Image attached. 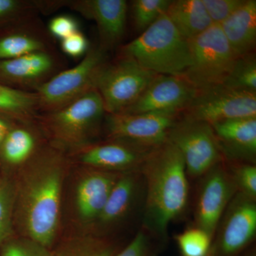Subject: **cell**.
Listing matches in <instances>:
<instances>
[{
    "label": "cell",
    "instance_id": "74e56055",
    "mask_svg": "<svg viewBox=\"0 0 256 256\" xmlns=\"http://www.w3.org/2000/svg\"><path fill=\"white\" fill-rule=\"evenodd\" d=\"M239 256H256V245L252 244L250 247L248 248L245 252H242Z\"/></svg>",
    "mask_w": 256,
    "mask_h": 256
},
{
    "label": "cell",
    "instance_id": "52a82bcc",
    "mask_svg": "<svg viewBox=\"0 0 256 256\" xmlns=\"http://www.w3.org/2000/svg\"><path fill=\"white\" fill-rule=\"evenodd\" d=\"M107 54L98 46H90L75 66L64 69L35 92L40 114L65 107L95 89L99 69L108 60Z\"/></svg>",
    "mask_w": 256,
    "mask_h": 256
},
{
    "label": "cell",
    "instance_id": "1f68e13d",
    "mask_svg": "<svg viewBox=\"0 0 256 256\" xmlns=\"http://www.w3.org/2000/svg\"><path fill=\"white\" fill-rule=\"evenodd\" d=\"M0 256H54L52 249L31 239L12 237L0 247Z\"/></svg>",
    "mask_w": 256,
    "mask_h": 256
},
{
    "label": "cell",
    "instance_id": "ffe728a7",
    "mask_svg": "<svg viewBox=\"0 0 256 256\" xmlns=\"http://www.w3.org/2000/svg\"><path fill=\"white\" fill-rule=\"evenodd\" d=\"M0 35V60L53 50L50 34L35 16L8 25Z\"/></svg>",
    "mask_w": 256,
    "mask_h": 256
},
{
    "label": "cell",
    "instance_id": "7a4b0ae2",
    "mask_svg": "<svg viewBox=\"0 0 256 256\" xmlns=\"http://www.w3.org/2000/svg\"><path fill=\"white\" fill-rule=\"evenodd\" d=\"M144 183L142 228L162 247L170 224L186 210L188 182L180 152L168 141L156 148L140 170Z\"/></svg>",
    "mask_w": 256,
    "mask_h": 256
},
{
    "label": "cell",
    "instance_id": "f546056e",
    "mask_svg": "<svg viewBox=\"0 0 256 256\" xmlns=\"http://www.w3.org/2000/svg\"><path fill=\"white\" fill-rule=\"evenodd\" d=\"M13 185L8 182H0V247L13 237Z\"/></svg>",
    "mask_w": 256,
    "mask_h": 256
},
{
    "label": "cell",
    "instance_id": "4316f807",
    "mask_svg": "<svg viewBox=\"0 0 256 256\" xmlns=\"http://www.w3.org/2000/svg\"><path fill=\"white\" fill-rule=\"evenodd\" d=\"M171 0H134L132 2V16L134 28L140 34L164 14Z\"/></svg>",
    "mask_w": 256,
    "mask_h": 256
},
{
    "label": "cell",
    "instance_id": "6da1fadb",
    "mask_svg": "<svg viewBox=\"0 0 256 256\" xmlns=\"http://www.w3.org/2000/svg\"><path fill=\"white\" fill-rule=\"evenodd\" d=\"M67 153L47 142L20 168L13 220L20 236L52 249L58 242Z\"/></svg>",
    "mask_w": 256,
    "mask_h": 256
},
{
    "label": "cell",
    "instance_id": "484cf974",
    "mask_svg": "<svg viewBox=\"0 0 256 256\" xmlns=\"http://www.w3.org/2000/svg\"><path fill=\"white\" fill-rule=\"evenodd\" d=\"M224 85L234 90L256 92V54L238 57Z\"/></svg>",
    "mask_w": 256,
    "mask_h": 256
},
{
    "label": "cell",
    "instance_id": "d6a6232c",
    "mask_svg": "<svg viewBox=\"0 0 256 256\" xmlns=\"http://www.w3.org/2000/svg\"><path fill=\"white\" fill-rule=\"evenodd\" d=\"M162 246L142 228L114 256H159Z\"/></svg>",
    "mask_w": 256,
    "mask_h": 256
},
{
    "label": "cell",
    "instance_id": "d4e9b609",
    "mask_svg": "<svg viewBox=\"0 0 256 256\" xmlns=\"http://www.w3.org/2000/svg\"><path fill=\"white\" fill-rule=\"evenodd\" d=\"M38 114L36 92L0 84V116L18 122L34 120Z\"/></svg>",
    "mask_w": 256,
    "mask_h": 256
},
{
    "label": "cell",
    "instance_id": "836d02e7",
    "mask_svg": "<svg viewBox=\"0 0 256 256\" xmlns=\"http://www.w3.org/2000/svg\"><path fill=\"white\" fill-rule=\"evenodd\" d=\"M214 24H220L238 9L244 0H202Z\"/></svg>",
    "mask_w": 256,
    "mask_h": 256
},
{
    "label": "cell",
    "instance_id": "4fadbf2b",
    "mask_svg": "<svg viewBox=\"0 0 256 256\" xmlns=\"http://www.w3.org/2000/svg\"><path fill=\"white\" fill-rule=\"evenodd\" d=\"M144 202V183L140 172L121 174L92 226V232L111 237L114 229L122 225L137 212L142 214Z\"/></svg>",
    "mask_w": 256,
    "mask_h": 256
},
{
    "label": "cell",
    "instance_id": "30bf717a",
    "mask_svg": "<svg viewBox=\"0 0 256 256\" xmlns=\"http://www.w3.org/2000/svg\"><path fill=\"white\" fill-rule=\"evenodd\" d=\"M182 114L210 124L227 120L256 118V92L234 90L224 84L196 90Z\"/></svg>",
    "mask_w": 256,
    "mask_h": 256
},
{
    "label": "cell",
    "instance_id": "8fae6325",
    "mask_svg": "<svg viewBox=\"0 0 256 256\" xmlns=\"http://www.w3.org/2000/svg\"><path fill=\"white\" fill-rule=\"evenodd\" d=\"M156 148L124 140L106 139L90 143L68 156L82 166L124 174L140 171Z\"/></svg>",
    "mask_w": 256,
    "mask_h": 256
},
{
    "label": "cell",
    "instance_id": "2e32d148",
    "mask_svg": "<svg viewBox=\"0 0 256 256\" xmlns=\"http://www.w3.org/2000/svg\"><path fill=\"white\" fill-rule=\"evenodd\" d=\"M64 69L63 60L53 50L34 52L0 60V84L35 92Z\"/></svg>",
    "mask_w": 256,
    "mask_h": 256
},
{
    "label": "cell",
    "instance_id": "7402d4cb",
    "mask_svg": "<svg viewBox=\"0 0 256 256\" xmlns=\"http://www.w3.org/2000/svg\"><path fill=\"white\" fill-rule=\"evenodd\" d=\"M218 25L237 57L255 53L256 0H244L236 11Z\"/></svg>",
    "mask_w": 256,
    "mask_h": 256
},
{
    "label": "cell",
    "instance_id": "83f0119b",
    "mask_svg": "<svg viewBox=\"0 0 256 256\" xmlns=\"http://www.w3.org/2000/svg\"><path fill=\"white\" fill-rule=\"evenodd\" d=\"M175 240L182 256H208L212 238L194 226L178 234Z\"/></svg>",
    "mask_w": 256,
    "mask_h": 256
},
{
    "label": "cell",
    "instance_id": "5b68a950",
    "mask_svg": "<svg viewBox=\"0 0 256 256\" xmlns=\"http://www.w3.org/2000/svg\"><path fill=\"white\" fill-rule=\"evenodd\" d=\"M192 64L181 77L196 90L222 85L238 57L218 24L188 40Z\"/></svg>",
    "mask_w": 256,
    "mask_h": 256
},
{
    "label": "cell",
    "instance_id": "ac0fdd59",
    "mask_svg": "<svg viewBox=\"0 0 256 256\" xmlns=\"http://www.w3.org/2000/svg\"><path fill=\"white\" fill-rule=\"evenodd\" d=\"M79 174L74 190V210L79 220L92 228L121 174L87 166H82Z\"/></svg>",
    "mask_w": 256,
    "mask_h": 256
},
{
    "label": "cell",
    "instance_id": "3957f363",
    "mask_svg": "<svg viewBox=\"0 0 256 256\" xmlns=\"http://www.w3.org/2000/svg\"><path fill=\"white\" fill-rule=\"evenodd\" d=\"M106 114L100 94L92 89L62 108L38 114L36 120L48 142L69 154L94 142Z\"/></svg>",
    "mask_w": 256,
    "mask_h": 256
},
{
    "label": "cell",
    "instance_id": "9a60e30c",
    "mask_svg": "<svg viewBox=\"0 0 256 256\" xmlns=\"http://www.w3.org/2000/svg\"><path fill=\"white\" fill-rule=\"evenodd\" d=\"M195 94L196 90L182 77L158 75L137 100L119 114L180 116Z\"/></svg>",
    "mask_w": 256,
    "mask_h": 256
},
{
    "label": "cell",
    "instance_id": "7c38bea8",
    "mask_svg": "<svg viewBox=\"0 0 256 256\" xmlns=\"http://www.w3.org/2000/svg\"><path fill=\"white\" fill-rule=\"evenodd\" d=\"M200 180L194 214V226L213 238L217 224L237 190L224 160Z\"/></svg>",
    "mask_w": 256,
    "mask_h": 256
},
{
    "label": "cell",
    "instance_id": "f1b7e54d",
    "mask_svg": "<svg viewBox=\"0 0 256 256\" xmlns=\"http://www.w3.org/2000/svg\"><path fill=\"white\" fill-rule=\"evenodd\" d=\"M226 164L233 178L237 192L256 200V164L228 162H226Z\"/></svg>",
    "mask_w": 256,
    "mask_h": 256
},
{
    "label": "cell",
    "instance_id": "9c48e42d",
    "mask_svg": "<svg viewBox=\"0 0 256 256\" xmlns=\"http://www.w3.org/2000/svg\"><path fill=\"white\" fill-rule=\"evenodd\" d=\"M256 236V200L237 192L217 224L208 256H239Z\"/></svg>",
    "mask_w": 256,
    "mask_h": 256
},
{
    "label": "cell",
    "instance_id": "ba28073f",
    "mask_svg": "<svg viewBox=\"0 0 256 256\" xmlns=\"http://www.w3.org/2000/svg\"><path fill=\"white\" fill-rule=\"evenodd\" d=\"M168 141L182 156L188 178H200L224 160L212 124L204 121L180 114Z\"/></svg>",
    "mask_w": 256,
    "mask_h": 256
},
{
    "label": "cell",
    "instance_id": "277c9868",
    "mask_svg": "<svg viewBox=\"0 0 256 256\" xmlns=\"http://www.w3.org/2000/svg\"><path fill=\"white\" fill-rule=\"evenodd\" d=\"M158 75L182 76L192 64L188 40L163 14L146 31L121 47L120 54Z\"/></svg>",
    "mask_w": 256,
    "mask_h": 256
},
{
    "label": "cell",
    "instance_id": "8d00e7d4",
    "mask_svg": "<svg viewBox=\"0 0 256 256\" xmlns=\"http://www.w3.org/2000/svg\"><path fill=\"white\" fill-rule=\"evenodd\" d=\"M16 122H14L12 120L0 116V146L2 144L3 141L4 140L5 138L8 136L10 130Z\"/></svg>",
    "mask_w": 256,
    "mask_h": 256
},
{
    "label": "cell",
    "instance_id": "44dd1931",
    "mask_svg": "<svg viewBox=\"0 0 256 256\" xmlns=\"http://www.w3.org/2000/svg\"><path fill=\"white\" fill-rule=\"evenodd\" d=\"M43 139L46 140L36 119L16 122L0 146V158L8 166L20 169L44 146Z\"/></svg>",
    "mask_w": 256,
    "mask_h": 256
},
{
    "label": "cell",
    "instance_id": "cb8c5ba5",
    "mask_svg": "<svg viewBox=\"0 0 256 256\" xmlns=\"http://www.w3.org/2000/svg\"><path fill=\"white\" fill-rule=\"evenodd\" d=\"M122 248L112 237L90 232L65 237L52 250L54 256H114Z\"/></svg>",
    "mask_w": 256,
    "mask_h": 256
},
{
    "label": "cell",
    "instance_id": "e0dca14e",
    "mask_svg": "<svg viewBox=\"0 0 256 256\" xmlns=\"http://www.w3.org/2000/svg\"><path fill=\"white\" fill-rule=\"evenodd\" d=\"M66 6L95 22L101 50L106 53L122 41L127 23L126 0H76L67 1Z\"/></svg>",
    "mask_w": 256,
    "mask_h": 256
},
{
    "label": "cell",
    "instance_id": "d6986e66",
    "mask_svg": "<svg viewBox=\"0 0 256 256\" xmlns=\"http://www.w3.org/2000/svg\"><path fill=\"white\" fill-rule=\"evenodd\" d=\"M212 126L226 162L256 164V118L227 120Z\"/></svg>",
    "mask_w": 256,
    "mask_h": 256
},
{
    "label": "cell",
    "instance_id": "8992f818",
    "mask_svg": "<svg viewBox=\"0 0 256 256\" xmlns=\"http://www.w3.org/2000/svg\"><path fill=\"white\" fill-rule=\"evenodd\" d=\"M158 75L127 56L120 54L112 62L106 60L95 82L106 114H119L131 105Z\"/></svg>",
    "mask_w": 256,
    "mask_h": 256
},
{
    "label": "cell",
    "instance_id": "4dcf8cb0",
    "mask_svg": "<svg viewBox=\"0 0 256 256\" xmlns=\"http://www.w3.org/2000/svg\"><path fill=\"white\" fill-rule=\"evenodd\" d=\"M38 12L35 1L0 0V26H8L36 15Z\"/></svg>",
    "mask_w": 256,
    "mask_h": 256
},
{
    "label": "cell",
    "instance_id": "d590c367",
    "mask_svg": "<svg viewBox=\"0 0 256 256\" xmlns=\"http://www.w3.org/2000/svg\"><path fill=\"white\" fill-rule=\"evenodd\" d=\"M62 52L72 58H80L86 54L90 48L88 40L82 32H75L60 41Z\"/></svg>",
    "mask_w": 256,
    "mask_h": 256
},
{
    "label": "cell",
    "instance_id": "603a6c76",
    "mask_svg": "<svg viewBox=\"0 0 256 256\" xmlns=\"http://www.w3.org/2000/svg\"><path fill=\"white\" fill-rule=\"evenodd\" d=\"M165 14L188 41L214 24L202 0H171Z\"/></svg>",
    "mask_w": 256,
    "mask_h": 256
},
{
    "label": "cell",
    "instance_id": "e575fe53",
    "mask_svg": "<svg viewBox=\"0 0 256 256\" xmlns=\"http://www.w3.org/2000/svg\"><path fill=\"white\" fill-rule=\"evenodd\" d=\"M47 31L50 36L62 41L79 31V24L77 20L70 15H58L50 20Z\"/></svg>",
    "mask_w": 256,
    "mask_h": 256
},
{
    "label": "cell",
    "instance_id": "5bb4252c",
    "mask_svg": "<svg viewBox=\"0 0 256 256\" xmlns=\"http://www.w3.org/2000/svg\"><path fill=\"white\" fill-rule=\"evenodd\" d=\"M180 116L106 114L102 128L106 139L124 140L156 148L168 141L170 130Z\"/></svg>",
    "mask_w": 256,
    "mask_h": 256
}]
</instances>
